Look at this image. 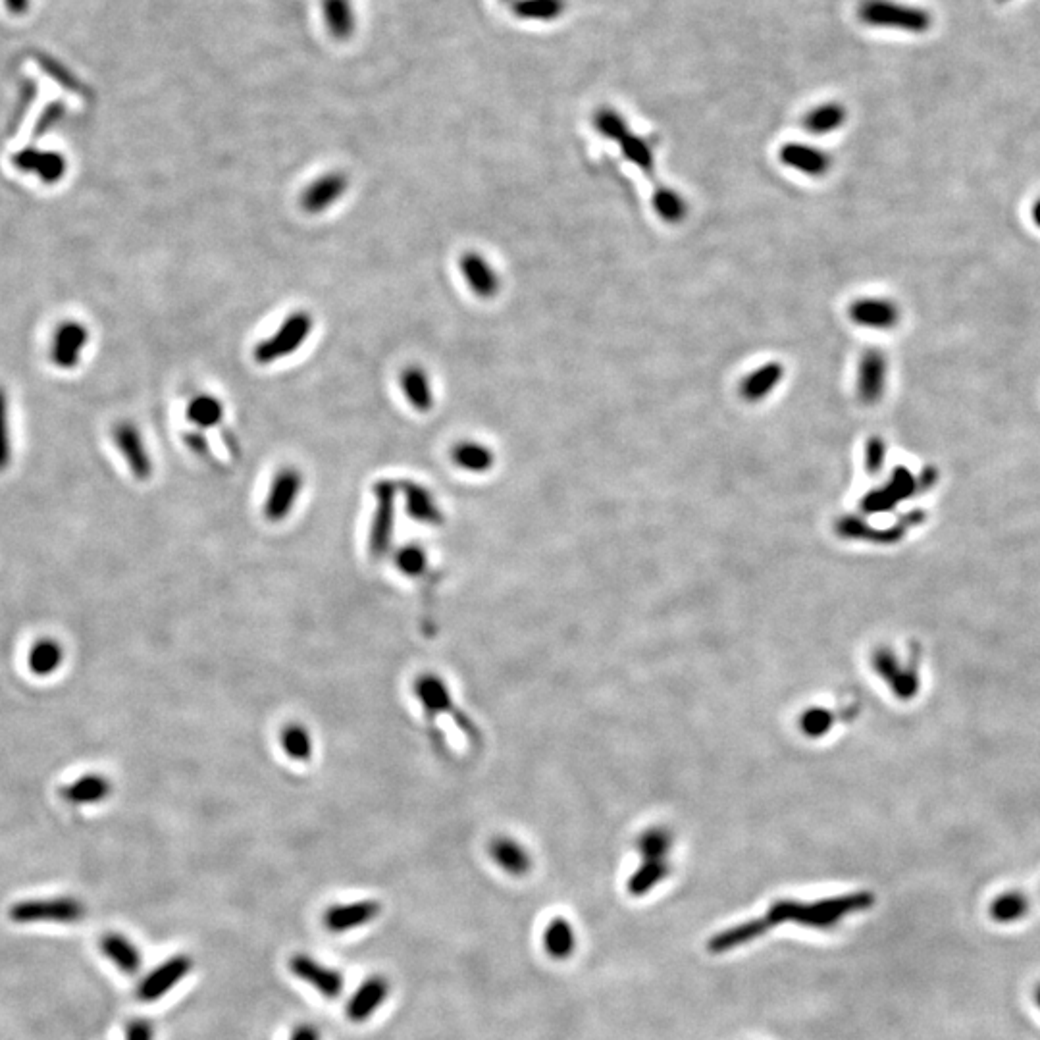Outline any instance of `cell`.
Segmentation results:
<instances>
[{
    "label": "cell",
    "instance_id": "obj_1",
    "mask_svg": "<svg viewBox=\"0 0 1040 1040\" xmlns=\"http://www.w3.org/2000/svg\"><path fill=\"white\" fill-rule=\"evenodd\" d=\"M875 904V896L871 892H856L838 898H825L819 902H798V900H777L769 911L759 917L765 933L773 931L782 923H796L807 929L829 931L848 915L869 910Z\"/></svg>",
    "mask_w": 1040,
    "mask_h": 1040
},
{
    "label": "cell",
    "instance_id": "obj_2",
    "mask_svg": "<svg viewBox=\"0 0 1040 1040\" xmlns=\"http://www.w3.org/2000/svg\"><path fill=\"white\" fill-rule=\"evenodd\" d=\"M312 328H314V320H312L311 312H291L270 338L262 339L257 343V347L253 351L255 361L266 366V364L278 363L289 355L297 353L303 347V343L311 338Z\"/></svg>",
    "mask_w": 1040,
    "mask_h": 1040
},
{
    "label": "cell",
    "instance_id": "obj_3",
    "mask_svg": "<svg viewBox=\"0 0 1040 1040\" xmlns=\"http://www.w3.org/2000/svg\"><path fill=\"white\" fill-rule=\"evenodd\" d=\"M858 18L865 26L902 29L910 33H925L933 22L927 10L894 0H863L859 4Z\"/></svg>",
    "mask_w": 1040,
    "mask_h": 1040
},
{
    "label": "cell",
    "instance_id": "obj_4",
    "mask_svg": "<svg viewBox=\"0 0 1040 1040\" xmlns=\"http://www.w3.org/2000/svg\"><path fill=\"white\" fill-rule=\"evenodd\" d=\"M413 690H415L416 700L420 703V707L426 711V715L430 719H436V717H442V715H451V719L459 725L463 732H467L470 736H476L474 723L468 719L463 711H459L455 707L451 688H449V684L443 680L442 676L434 675V673L420 675L415 680V688Z\"/></svg>",
    "mask_w": 1040,
    "mask_h": 1040
},
{
    "label": "cell",
    "instance_id": "obj_5",
    "mask_svg": "<svg viewBox=\"0 0 1040 1040\" xmlns=\"http://www.w3.org/2000/svg\"><path fill=\"white\" fill-rule=\"evenodd\" d=\"M399 484L391 480H380L374 484L376 509L368 530V551L374 559H382L390 551L395 526V501Z\"/></svg>",
    "mask_w": 1040,
    "mask_h": 1040
},
{
    "label": "cell",
    "instance_id": "obj_6",
    "mask_svg": "<svg viewBox=\"0 0 1040 1040\" xmlns=\"http://www.w3.org/2000/svg\"><path fill=\"white\" fill-rule=\"evenodd\" d=\"M303 474L297 467L280 468L268 488V494L264 499V519L272 524L284 522L293 513L301 492H303Z\"/></svg>",
    "mask_w": 1040,
    "mask_h": 1040
},
{
    "label": "cell",
    "instance_id": "obj_7",
    "mask_svg": "<svg viewBox=\"0 0 1040 1040\" xmlns=\"http://www.w3.org/2000/svg\"><path fill=\"white\" fill-rule=\"evenodd\" d=\"M85 915V906L74 898H52L22 902L10 910V917L18 923H76Z\"/></svg>",
    "mask_w": 1040,
    "mask_h": 1040
},
{
    "label": "cell",
    "instance_id": "obj_8",
    "mask_svg": "<svg viewBox=\"0 0 1040 1040\" xmlns=\"http://www.w3.org/2000/svg\"><path fill=\"white\" fill-rule=\"evenodd\" d=\"M289 971L303 983L311 985L322 998L336 1000L341 996L345 979L336 967L314 960L309 954H295L289 958Z\"/></svg>",
    "mask_w": 1040,
    "mask_h": 1040
},
{
    "label": "cell",
    "instance_id": "obj_9",
    "mask_svg": "<svg viewBox=\"0 0 1040 1040\" xmlns=\"http://www.w3.org/2000/svg\"><path fill=\"white\" fill-rule=\"evenodd\" d=\"M191 969H193V960L189 956L180 954V956L166 960L141 981V985L137 987V998L143 1002L160 1000L166 992L178 987L183 979L191 973Z\"/></svg>",
    "mask_w": 1040,
    "mask_h": 1040
},
{
    "label": "cell",
    "instance_id": "obj_10",
    "mask_svg": "<svg viewBox=\"0 0 1040 1040\" xmlns=\"http://www.w3.org/2000/svg\"><path fill=\"white\" fill-rule=\"evenodd\" d=\"M382 913V904L378 900H357L349 904H334L322 913L324 927L334 933L343 935L353 929H361L364 925L378 919Z\"/></svg>",
    "mask_w": 1040,
    "mask_h": 1040
},
{
    "label": "cell",
    "instance_id": "obj_11",
    "mask_svg": "<svg viewBox=\"0 0 1040 1040\" xmlns=\"http://www.w3.org/2000/svg\"><path fill=\"white\" fill-rule=\"evenodd\" d=\"M347 187H349L347 174L326 172L303 189L299 205L307 214H322L338 203L339 199L347 193Z\"/></svg>",
    "mask_w": 1040,
    "mask_h": 1040
},
{
    "label": "cell",
    "instance_id": "obj_12",
    "mask_svg": "<svg viewBox=\"0 0 1040 1040\" xmlns=\"http://www.w3.org/2000/svg\"><path fill=\"white\" fill-rule=\"evenodd\" d=\"M459 272L468 289L480 299H494L501 289V278L492 262L478 251H465L459 259Z\"/></svg>",
    "mask_w": 1040,
    "mask_h": 1040
},
{
    "label": "cell",
    "instance_id": "obj_13",
    "mask_svg": "<svg viewBox=\"0 0 1040 1040\" xmlns=\"http://www.w3.org/2000/svg\"><path fill=\"white\" fill-rule=\"evenodd\" d=\"M390 996V981L382 975H372L349 998L345 1014L353 1023H364L376 1014Z\"/></svg>",
    "mask_w": 1040,
    "mask_h": 1040
},
{
    "label": "cell",
    "instance_id": "obj_14",
    "mask_svg": "<svg viewBox=\"0 0 1040 1040\" xmlns=\"http://www.w3.org/2000/svg\"><path fill=\"white\" fill-rule=\"evenodd\" d=\"M89 343V330L79 322H64L56 328L52 338V363L70 370L78 366L81 353Z\"/></svg>",
    "mask_w": 1040,
    "mask_h": 1040
},
{
    "label": "cell",
    "instance_id": "obj_15",
    "mask_svg": "<svg viewBox=\"0 0 1040 1040\" xmlns=\"http://www.w3.org/2000/svg\"><path fill=\"white\" fill-rule=\"evenodd\" d=\"M114 442L137 480L151 478L153 463L147 445L143 442L141 432L131 422H124L114 430Z\"/></svg>",
    "mask_w": 1040,
    "mask_h": 1040
},
{
    "label": "cell",
    "instance_id": "obj_16",
    "mask_svg": "<svg viewBox=\"0 0 1040 1040\" xmlns=\"http://www.w3.org/2000/svg\"><path fill=\"white\" fill-rule=\"evenodd\" d=\"M488 856L503 873H507L511 877H524L532 869L530 852L520 844L517 838L507 836V834H497L490 840Z\"/></svg>",
    "mask_w": 1040,
    "mask_h": 1040
},
{
    "label": "cell",
    "instance_id": "obj_17",
    "mask_svg": "<svg viewBox=\"0 0 1040 1040\" xmlns=\"http://www.w3.org/2000/svg\"><path fill=\"white\" fill-rule=\"evenodd\" d=\"M399 492L403 494L405 499V511L411 519L420 522V524H428V526H438L443 524V511L436 499V495L432 494L426 486L413 482V480H405L399 484Z\"/></svg>",
    "mask_w": 1040,
    "mask_h": 1040
},
{
    "label": "cell",
    "instance_id": "obj_18",
    "mask_svg": "<svg viewBox=\"0 0 1040 1040\" xmlns=\"http://www.w3.org/2000/svg\"><path fill=\"white\" fill-rule=\"evenodd\" d=\"M399 386L403 390L407 403L413 407V411L416 413L426 415L434 409V405H436L434 388H432L428 372L422 366L411 364V366L403 368V372L399 374Z\"/></svg>",
    "mask_w": 1040,
    "mask_h": 1040
},
{
    "label": "cell",
    "instance_id": "obj_19",
    "mask_svg": "<svg viewBox=\"0 0 1040 1040\" xmlns=\"http://www.w3.org/2000/svg\"><path fill=\"white\" fill-rule=\"evenodd\" d=\"M320 14L328 33L336 41H349L357 31V8L353 0H320Z\"/></svg>",
    "mask_w": 1040,
    "mask_h": 1040
},
{
    "label": "cell",
    "instance_id": "obj_20",
    "mask_svg": "<svg viewBox=\"0 0 1040 1040\" xmlns=\"http://www.w3.org/2000/svg\"><path fill=\"white\" fill-rule=\"evenodd\" d=\"M850 316L859 326L888 330L898 322V307L888 299L865 297L852 305Z\"/></svg>",
    "mask_w": 1040,
    "mask_h": 1040
},
{
    "label": "cell",
    "instance_id": "obj_21",
    "mask_svg": "<svg viewBox=\"0 0 1040 1040\" xmlns=\"http://www.w3.org/2000/svg\"><path fill=\"white\" fill-rule=\"evenodd\" d=\"M886 382V361L881 353H867L858 372L859 397L867 403H875L883 395Z\"/></svg>",
    "mask_w": 1040,
    "mask_h": 1040
},
{
    "label": "cell",
    "instance_id": "obj_22",
    "mask_svg": "<svg viewBox=\"0 0 1040 1040\" xmlns=\"http://www.w3.org/2000/svg\"><path fill=\"white\" fill-rule=\"evenodd\" d=\"M112 792V782L103 775H83L81 779L62 788V798L74 806L99 804Z\"/></svg>",
    "mask_w": 1040,
    "mask_h": 1040
},
{
    "label": "cell",
    "instance_id": "obj_23",
    "mask_svg": "<svg viewBox=\"0 0 1040 1040\" xmlns=\"http://www.w3.org/2000/svg\"><path fill=\"white\" fill-rule=\"evenodd\" d=\"M451 461L470 474H486L494 468L495 453L486 443L459 442L451 449Z\"/></svg>",
    "mask_w": 1040,
    "mask_h": 1040
},
{
    "label": "cell",
    "instance_id": "obj_24",
    "mask_svg": "<svg viewBox=\"0 0 1040 1040\" xmlns=\"http://www.w3.org/2000/svg\"><path fill=\"white\" fill-rule=\"evenodd\" d=\"M780 160L786 166L796 168L809 176H821L829 170V156L819 149H813L809 145H800V143L784 145L780 151Z\"/></svg>",
    "mask_w": 1040,
    "mask_h": 1040
},
{
    "label": "cell",
    "instance_id": "obj_25",
    "mask_svg": "<svg viewBox=\"0 0 1040 1040\" xmlns=\"http://www.w3.org/2000/svg\"><path fill=\"white\" fill-rule=\"evenodd\" d=\"M101 950L110 962L128 975H133L141 969V963H143L141 952L126 936L116 935V933L104 935L101 940Z\"/></svg>",
    "mask_w": 1040,
    "mask_h": 1040
},
{
    "label": "cell",
    "instance_id": "obj_26",
    "mask_svg": "<svg viewBox=\"0 0 1040 1040\" xmlns=\"http://www.w3.org/2000/svg\"><path fill=\"white\" fill-rule=\"evenodd\" d=\"M544 948H546L549 958L559 960V962L571 958L574 954L576 935H574V927L565 917L551 919V923L544 931Z\"/></svg>",
    "mask_w": 1040,
    "mask_h": 1040
},
{
    "label": "cell",
    "instance_id": "obj_27",
    "mask_svg": "<svg viewBox=\"0 0 1040 1040\" xmlns=\"http://www.w3.org/2000/svg\"><path fill=\"white\" fill-rule=\"evenodd\" d=\"M1031 910V900L1027 894L1019 890H1008L1000 896H996L988 908L992 921L1000 925H1014L1017 921L1025 919Z\"/></svg>",
    "mask_w": 1040,
    "mask_h": 1040
},
{
    "label": "cell",
    "instance_id": "obj_28",
    "mask_svg": "<svg viewBox=\"0 0 1040 1040\" xmlns=\"http://www.w3.org/2000/svg\"><path fill=\"white\" fill-rule=\"evenodd\" d=\"M282 752L297 763H307L314 755V738L303 723H289L280 732Z\"/></svg>",
    "mask_w": 1040,
    "mask_h": 1040
},
{
    "label": "cell",
    "instance_id": "obj_29",
    "mask_svg": "<svg viewBox=\"0 0 1040 1040\" xmlns=\"http://www.w3.org/2000/svg\"><path fill=\"white\" fill-rule=\"evenodd\" d=\"M567 10L565 0H515L511 12L522 22H553Z\"/></svg>",
    "mask_w": 1040,
    "mask_h": 1040
},
{
    "label": "cell",
    "instance_id": "obj_30",
    "mask_svg": "<svg viewBox=\"0 0 1040 1040\" xmlns=\"http://www.w3.org/2000/svg\"><path fill=\"white\" fill-rule=\"evenodd\" d=\"M64 661V650L54 640H39L27 657L29 671L37 676H49L62 665Z\"/></svg>",
    "mask_w": 1040,
    "mask_h": 1040
},
{
    "label": "cell",
    "instance_id": "obj_31",
    "mask_svg": "<svg viewBox=\"0 0 1040 1040\" xmlns=\"http://www.w3.org/2000/svg\"><path fill=\"white\" fill-rule=\"evenodd\" d=\"M846 122V110L840 104L829 103L815 106L804 118V128L813 135H827L838 130Z\"/></svg>",
    "mask_w": 1040,
    "mask_h": 1040
},
{
    "label": "cell",
    "instance_id": "obj_32",
    "mask_svg": "<svg viewBox=\"0 0 1040 1040\" xmlns=\"http://www.w3.org/2000/svg\"><path fill=\"white\" fill-rule=\"evenodd\" d=\"M187 418L199 428H214L224 418V405L218 397L210 393H201L189 401Z\"/></svg>",
    "mask_w": 1040,
    "mask_h": 1040
},
{
    "label": "cell",
    "instance_id": "obj_33",
    "mask_svg": "<svg viewBox=\"0 0 1040 1040\" xmlns=\"http://www.w3.org/2000/svg\"><path fill=\"white\" fill-rule=\"evenodd\" d=\"M780 374L782 372L777 364H767V366L755 370L744 380V386H742L744 397H748L750 401H759V399L767 397L769 391L775 390V386L779 384Z\"/></svg>",
    "mask_w": 1040,
    "mask_h": 1040
},
{
    "label": "cell",
    "instance_id": "obj_34",
    "mask_svg": "<svg viewBox=\"0 0 1040 1040\" xmlns=\"http://www.w3.org/2000/svg\"><path fill=\"white\" fill-rule=\"evenodd\" d=\"M393 563L397 571L416 578L428 569V553L420 544H405L395 551Z\"/></svg>",
    "mask_w": 1040,
    "mask_h": 1040
},
{
    "label": "cell",
    "instance_id": "obj_35",
    "mask_svg": "<svg viewBox=\"0 0 1040 1040\" xmlns=\"http://www.w3.org/2000/svg\"><path fill=\"white\" fill-rule=\"evenodd\" d=\"M667 865L657 861V859H650L644 867H640L636 871V875L628 881V892L632 896H644L648 894L651 888L657 883H661L665 877H667Z\"/></svg>",
    "mask_w": 1040,
    "mask_h": 1040
},
{
    "label": "cell",
    "instance_id": "obj_36",
    "mask_svg": "<svg viewBox=\"0 0 1040 1040\" xmlns=\"http://www.w3.org/2000/svg\"><path fill=\"white\" fill-rule=\"evenodd\" d=\"M18 166L29 172H37L43 182H56L64 174V160L58 156L27 153L18 160Z\"/></svg>",
    "mask_w": 1040,
    "mask_h": 1040
},
{
    "label": "cell",
    "instance_id": "obj_37",
    "mask_svg": "<svg viewBox=\"0 0 1040 1040\" xmlns=\"http://www.w3.org/2000/svg\"><path fill=\"white\" fill-rule=\"evenodd\" d=\"M594 126H596L599 135H603L607 139H613V141H623L624 137L628 135L623 116L617 114L615 110H609V108H603V110L596 112Z\"/></svg>",
    "mask_w": 1040,
    "mask_h": 1040
},
{
    "label": "cell",
    "instance_id": "obj_38",
    "mask_svg": "<svg viewBox=\"0 0 1040 1040\" xmlns=\"http://www.w3.org/2000/svg\"><path fill=\"white\" fill-rule=\"evenodd\" d=\"M12 440H10V405L6 391L0 388V472L10 465Z\"/></svg>",
    "mask_w": 1040,
    "mask_h": 1040
},
{
    "label": "cell",
    "instance_id": "obj_39",
    "mask_svg": "<svg viewBox=\"0 0 1040 1040\" xmlns=\"http://www.w3.org/2000/svg\"><path fill=\"white\" fill-rule=\"evenodd\" d=\"M621 143H623L624 151H626V155H628V158H630L632 162H636V164H640V166H650V149L646 147L644 141L626 135Z\"/></svg>",
    "mask_w": 1040,
    "mask_h": 1040
},
{
    "label": "cell",
    "instance_id": "obj_40",
    "mask_svg": "<svg viewBox=\"0 0 1040 1040\" xmlns=\"http://www.w3.org/2000/svg\"><path fill=\"white\" fill-rule=\"evenodd\" d=\"M155 1025L147 1019L131 1021L126 1040H155Z\"/></svg>",
    "mask_w": 1040,
    "mask_h": 1040
},
{
    "label": "cell",
    "instance_id": "obj_41",
    "mask_svg": "<svg viewBox=\"0 0 1040 1040\" xmlns=\"http://www.w3.org/2000/svg\"><path fill=\"white\" fill-rule=\"evenodd\" d=\"M287 1040H322V1035L314 1023H299Z\"/></svg>",
    "mask_w": 1040,
    "mask_h": 1040
},
{
    "label": "cell",
    "instance_id": "obj_42",
    "mask_svg": "<svg viewBox=\"0 0 1040 1040\" xmlns=\"http://www.w3.org/2000/svg\"><path fill=\"white\" fill-rule=\"evenodd\" d=\"M680 208H682V205H680V199H678V197H673L671 193H665V195L661 197V203L657 205V210H659L665 218L676 216V214L680 212Z\"/></svg>",
    "mask_w": 1040,
    "mask_h": 1040
},
{
    "label": "cell",
    "instance_id": "obj_43",
    "mask_svg": "<svg viewBox=\"0 0 1040 1040\" xmlns=\"http://www.w3.org/2000/svg\"><path fill=\"white\" fill-rule=\"evenodd\" d=\"M187 443H189V445H191V447H193V449H195V451H197V453H201V455H207V453H208L207 440H205V438H203V436H197V434H191V436H187Z\"/></svg>",
    "mask_w": 1040,
    "mask_h": 1040
},
{
    "label": "cell",
    "instance_id": "obj_44",
    "mask_svg": "<svg viewBox=\"0 0 1040 1040\" xmlns=\"http://www.w3.org/2000/svg\"><path fill=\"white\" fill-rule=\"evenodd\" d=\"M1033 220H1035L1037 228H1040V199L1035 203V207H1033Z\"/></svg>",
    "mask_w": 1040,
    "mask_h": 1040
},
{
    "label": "cell",
    "instance_id": "obj_45",
    "mask_svg": "<svg viewBox=\"0 0 1040 1040\" xmlns=\"http://www.w3.org/2000/svg\"><path fill=\"white\" fill-rule=\"evenodd\" d=\"M8 2H10V6H16V8H22V6H24V2H26V0H8ZM16 8H14V10H16Z\"/></svg>",
    "mask_w": 1040,
    "mask_h": 1040
},
{
    "label": "cell",
    "instance_id": "obj_46",
    "mask_svg": "<svg viewBox=\"0 0 1040 1040\" xmlns=\"http://www.w3.org/2000/svg\"><path fill=\"white\" fill-rule=\"evenodd\" d=\"M1035 1002H1037V1006H1039L1040 1010V985L1037 987V990H1035Z\"/></svg>",
    "mask_w": 1040,
    "mask_h": 1040
},
{
    "label": "cell",
    "instance_id": "obj_47",
    "mask_svg": "<svg viewBox=\"0 0 1040 1040\" xmlns=\"http://www.w3.org/2000/svg\"><path fill=\"white\" fill-rule=\"evenodd\" d=\"M503 2H511V4H513V2H515V0H503Z\"/></svg>",
    "mask_w": 1040,
    "mask_h": 1040
}]
</instances>
